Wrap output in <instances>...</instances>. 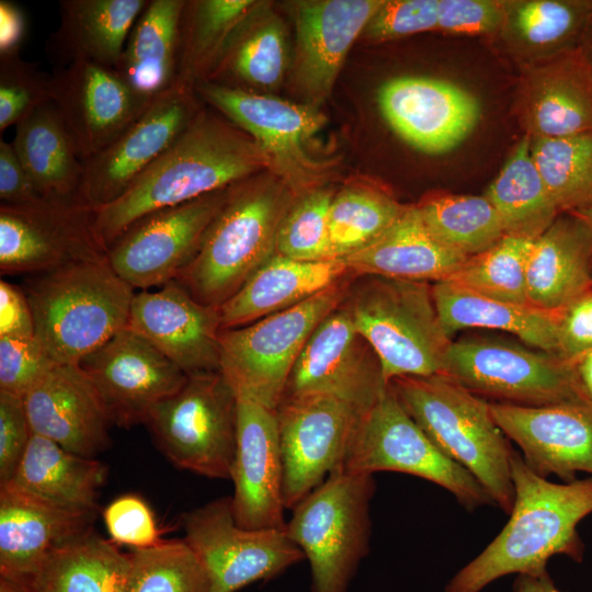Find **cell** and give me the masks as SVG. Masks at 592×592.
Here are the masks:
<instances>
[{
	"label": "cell",
	"mask_w": 592,
	"mask_h": 592,
	"mask_svg": "<svg viewBox=\"0 0 592 592\" xmlns=\"http://www.w3.org/2000/svg\"><path fill=\"white\" fill-rule=\"evenodd\" d=\"M234 185L134 221L107 247L111 267L134 289L177 280L197 254Z\"/></svg>",
	"instance_id": "obj_13"
},
{
	"label": "cell",
	"mask_w": 592,
	"mask_h": 592,
	"mask_svg": "<svg viewBox=\"0 0 592 592\" xmlns=\"http://www.w3.org/2000/svg\"><path fill=\"white\" fill-rule=\"evenodd\" d=\"M350 275L343 259L306 262L274 253L218 307L220 330L291 308Z\"/></svg>",
	"instance_id": "obj_29"
},
{
	"label": "cell",
	"mask_w": 592,
	"mask_h": 592,
	"mask_svg": "<svg viewBox=\"0 0 592 592\" xmlns=\"http://www.w3.org/2000/svg\"><path fill=\"white\" fill-rule=\"evenodd\" d=\"M574 214L579 215L585 221L592 234V208L584 209Z\"/></svg>",
	"instance_id": "obj_61"
},
{
	"label": "cell",
	"mask_w": 592,
	"mask_h": 592,
	"mask_svg": "<svg viewBox=\"0 0 592 592\" xmlns=\"http://www.w3.org/2000/svg\"><path fill=\"white\" fill-rule=\"evenodd\" d=\"M364 277L350 287L344 305L377 354L385 380L441 374L452 340L441 323L432 285Z\"/></svg>",
	"instance_id": "obj_5"
},
{
	"label": "cell",
	"mask_w": 592,
	"mask_h": 592,
	"mask_svg": "<svg viewBox=\"0 0 592 592\" xmlns=\"http://www.w3.org/2000/svg\"><path fill=\"white\" fill-rule=\"evenodd\" d=\"M32 435L23 397L0 391V486L13 478Z\"/></svg>",
	"instance_id": "obj_51"
},
{
	"label": "cell",
	"mask_w": 592,
	"mask_h": 592,
	"mask_svg": "<svg viewBox=\"0 0 592 592\" xmlns=\"http://www.w3.org/2000/svg\"><path fill=\"white\" fill-rule=\"evenodd\" d=\"M533 241L505 235L489 249L469 257L446 281L490 298L528 304L525 274Z\"/></svg>",
	"instance_id": "obj_43"
},
{
	"label": "cell",
	"mask_w": 592,
	"mask_h": 592,
	"mask_svg": "<svg viewBox=\"0 0 592 592\" xmlns=\"http://www.w3.org/2000/svg\"><path fill=\"white\" fill-rule=\"evenodd\" d=\"M514 501L501 532L446 583L444 592H480L508 574H538L563 555L580 562V522L592 514V477L551 482L534 473L514 451Z\"/></svg>",
	"instance_id": "obj_2"
},
{
	"label": "cell",
	"mask_w": 592,
	"mask_h": 592,
	"mask_svg": "<svg viewBox=\"0 0 592 592\" xmlns=\"http://www.w3.org/2000/svg\"><path fill=\"white\" fill-rule=\"evenodd\" d=\"M183 539L204 568L210 592H236L250 583L270 580L305 556L286 530H248L239 526L226 496L181 516Z\"/></svg>",
	"instance_id": "obj_12"
},
{
	"label": "cell",
	"mask_w": 592,
	"mask_h": 592,
	"mask_svg": "<svg viewBox=\"0 0 592 592\" xmlns=\"http://www.w3.org/2000/svg\"><path fill=\"white\" fill-rule=\"evenodd\" d=\"M388 385L377 354L356 329L343 301L308 339L284 397L327 395L364 412Z\"/></svg>",
	"instance_id": "obj_17"
},
{
	"label": "cell",
	"mask_w": 592,
	"mask_h": 592,
	"mask_svg": "<svg viewBox=\"0 0 592 592\" xmlns=\"http://www.w3.org/2000/svg\"><path fill=\"white\" fill-rule=\"evenodd\" d=\"M254 5L251 0L185 1L179 23L177 86L194 89L228 35Z\"/></svg>",
	"instance_id": "obj_39"
},
{
	"label": "cell",
	"mask_w": 592,
	"mask_h": 592,
	"mask_svg": "<svg viewBox=\"0 0 592 592\" xmlns=\"http://www.w3.org/2000/svg\"><path fill=\"white\" fill-rule=\"evenodd\" d=\"M35 337L34 317L22 287L0 281V338Z\"/></svg>",
	"instance_id": "obj_55"
},
{
	"label": "cell",
	"mask_w": 592,
	"mask_h": 592,
	"mask_svg": "<svg viewBox=\"0 0 592 592\" xmlns=\"http://www.w3.org/2000/svg\"><path fill=\"white\" fill-rule=\"evenodd\" d=\"M157 448L175 467L230 479L237 443V397L220 372L187 375L153 407L145 423Z\"/></svg>",
	"instance_id": "obj_9"
},
{
	"label": "cell",
	"mask_w": 592,
	"mask_h": 592,
	"mask_svg": "<svg viewBox=\"0 0 592 592\" xmlns=\"http://www.w3.org/2000/svg\"><path fill=\"white\" fill-rule=\"evenodd\" d=\"M12 144L41 197L76 202L83 161L52 102L15 125Z\"/></svg>",
	"instance_id": "obj_33"
},
{
	"label": "cell",
	"mask_w": 592,
	"mask_h": 592,
	"mask_svg": "<svg viewBox=\"0 0 592 592\" xmlns=\"http://www.w3.org/2000/svg\"><path fill=\"white\" fill-rule=\"evenodd\" d=\"M441 375L492 402L538 407L588 400L571 362L492 338L452 341Z\"/></svg>",
	"instance_id": "obj_10"
},
{
	"label": "cell",
	"mask_w": 592,
	"mask_h": 592,
	"mask_svg": "<svg viewBox=\"0 0 592 592\" xmlns=\"http://www.w3.org/2000/svg\"><path fill=\"white\" fill-rule=\"evenodd\" d=\"M153 99L132 88L107 66L77 61L50 76V102L83 160L122 135Z\"/></svg>",
	"instance_id": "obj_19"
},
{
	"label": "cell",
	"mask_w": 592,
	"mask_h": 592,
	"mask_svg": "<svg viewBox=\"0 0 592 592\" xmlns=\"http://www.w3.org/2000/svg\"><path fill=\"white\" fill-rule=\"evenodd\" d=\"M111 540L134 549L160 545L161 530L147 502L137 494H124L111 501L102 512Z\"/></svg>",
	"instance_id": "obj_49"
},
{
	"label": "cell",
	"mask_w": 592,
	"mask_h": 592,
	"mask_svg": "<svg viewBox=\"0 0 592 592\" xmlns=\"http://www.w3.org/2000/svg\"><path fill=\"white\" fill-rule=\"evenodd\" d=\"M96 513L0 486V574L21 583L56 548L93 531Z\"/></svg>",
	"instance_id": "obj_25"
},
{
	"label": "cell",
	"mask_w": 592,
	"mask_h": 592,
	"mask_svg": "<svg viewBox=\"0 0 592 592\" xmlns=\"http://www.w3.org/2000/svg\"><path fill=\"white\" fill-rule=\"evenodd\" d=\"M403 209L394 198L375 190H342L333 196L329 209L331 259H344L371 243Z\"/></svg>",
	"instance_id": "obj_42"
},
{
	"label": "cell",
	"mask_w": 592,
	"mask_h": 592,
	"mask_svg": "<svg viewBox=\"0 0 592 592\" xmlns=\"http://www.w3.org/2000/svg\"><path fill=\"white\" fill-rule=\"evenodd\" d=\"M432 294L441 323L449 337L467 328L502 330L528 346L559 356L560 312L490 298L448 281L433 283Z\"/></svg>",
	"instance_id": "obj_32"
},
{
	"label": "cell",
	"mask_w": 592,
	"mask_h": 592,
	"mask_svg": "<svg viewBox=\"0 0 592 592\" xmlns=\"http://www.w3.org/2000/svg\"><path fill=\"white\" fill-rule=\"evenodd\" d=\"M26 33L22 9L9 0L0 1V56L20 53Z\"/></svg>",
	"instance_id": "obj_56"
},
{
	"label": "cell",
	"mask_w": 592,
	"mask_h": 592,
	"mask_svg": "<svg viewBox=\"0 0 592 592\" xmlns=\"http://www.w3.org/2000/svg\"><path fill=\"white\" fill-rule=\"evenodd\" d=\"M382 0H322L297 4V75L312 96L332 88L345 56Z\"/></svg>",
	"instance_id": "obj_26"
},
{
	"label": "cell",
	"mask_w": 592,
	"mask_h": 592,
	"mask_svg": "<svg viewBox=\"0 0 592 592\" xmlns=\"http://www.w3.org/2000/svg\"><path fill=\"white\" fill-rule=\"evenodd\" d=\"M348 277L291 308L220 331L219 372L237 398L277 408L308 339L345 300Z\"/></svg>",
	"instance_id": "obj_8"
},
{
	"label": "cell",
	"mask_w": 592,
	"mask_h": 592,
	"mask_svg": "<svg viewBox=\"0 0 592 592\" xmlns=\"http://www.w3.org/2000/svg\"><path fill=\"white\" fill-rule=\"evenodd\" d=\"M506 437L537 475L568 482L578 473L592 477V402L578 400L528 407L489 401Z\"/></svg>",
	"instance_id": "obj_20"
},
{
	"label": "cell",
	"mask_w": 592,
	"mask_h": 592,
	"mask_svg": "<svg viewBox=\"0 0 592 592\" xmlns=\"http://www.w3.org/2000/svg\"><path fill=\"white\" fill-rule=\"evenodd\" d=\"M467 259L441 241L418 207L411 206L371 243L343 260L354 276L436 283L448 280Z\"/></svg>",
	"instance_id": "obj_27"
},
{
	"label": "cell",
	"mask_w": 592,
	"mask_h": 592,
	"mask_svg": "<svg viewBox=\"0 0 592 592\" xmlns=\"http://www.w3.org/2000/svg\"><path fill=\"white\" fill-rule=\"evenodd\" d=\"M78 365L93 386L112 424H145L160 401L187 375L143 337L125 328Z\"/></svg>",
	"instance_id": "obj_18"
},
{
	"label": "cell",
	"mask_w": 592,
	"mask_h": 592,
	"mask_svg": "<svg viewBox=\"0 0 592 592\" xmlns=\"http://www.w3.org/2000/svg\"><path fill=\"white\" fill-rule=\"evenodd\" d=\"M378 103L392 129L426 153L446 152L474 129L480 106L468 91L447 81L399 77L379 90Z\"/></svg>",
	"instance_id": "obj_23"
},
{
	"label": "cell",
	"mask_w": 592,
	"mask_h": 592,
	"mask_svg": "<svg viewBox=\"0 0 592 592\" xmlns=\"http://www.w3.org/2000/svg\"><path fill=\"white\" fill-rule=\"evenodd\" d=\"M532 155L559 213L592 208V132L536 137Z\"/></svg>",
	"instance_id": "obj_40"
},
{
	"label": "cell",
	"mask_w": 592,
	"mask_h": 592,
	"mask_svg": "<svg viewBox=\"0 0 592 592\" xmlns=\"http://www.w3.org/2000/svg\"><path fill=\"white\" fill-rule=\"evenodd\" d=\"M531 114L537 137L592 132V67L579 46L561 53L545 70Z\"/></svg>",
	"instance_id": "obj_37"
},
{
	"label": "cell",
	"mask_w": 592,
	"mask_h": 592,
	"mask_svg": "<svg viewBox=\"0 0 592 592\" xmlns=\"http://www.w3.org/2000/svg\"><path fill=\"white\" fill-rule=\"evenodd\" d=\"M106 258L92 210L76 202L41 197L0 207L1 275H37Z\"/></svg>",
	"instance_id": "obj_14"
},
{
	"label": "cell",
	"mask_w": 592,
	"mask_h": 592,
	"mask_svg": "<svg viewBox=\"0 0 592 592\" xmlns=\"http://www.w3.org/2000/svg\"><path fill=\"white\" fill-rule=\"evenodd\" d=\"M512 592H562L557 588L548 570L538 574H517Z\"/></svg>",
	"instance_id": "obj_57"
},
{
	"label": "cell",
	"mask_w": 592,
	"mask_h": 592,
	"mask_svg": "<svg viewBox=\"0 0 592 592\" xmlns=\"http://www.w3.org/2000/svg\"><path fill=\"white\" fill-rule=\"evenodd\" d=\"M107 467L57 443L33 434L24 457L9 483L66 509L98 512V492Z\"/></svg>",
	"instance_id": "obj_34"
},
{
	"label": "cell",
	"mask_w": 592,
	"mask_h": 592,
	"mask_svg": "<svg viewBox=\"0 0 592 592\" xmlns=\"http://www.w3.org/2000/svg\"><path fill=\"white\" fill-rule=\"evenodd\" d=\"M417 207L430 230L467 258L483 252L505 236L501 218L486 196L442 195Z\"/></svg>",
	"instance_id": "obj_41"
},
{
	"label": "cell",
	"mask_w": 592,
	"mask_h": 592,
	"mask_svg": "<svg viewBox=\"0 0 592 592\" xmlns=\"http://www.w3.org/2000/svg\"><path fill=\"white\" fill-rule=\"evenodd\" d=\"M374 475L332 473L299 501L286 533L310 566V592H348L369 550Z\"/></svg>",
	"instance_id": "obj_7"
},
{
	"label": "cell",
	"mask_w": 592,
	"mask_h": 592,
	"mask_svg": "<svg viewBox=\"0 0 592 592\" xmlns=\"http://www.w3.org/2000/svg\"><path fill=\"white\" fill-rule=\"evenodd\" d=\"M363 411L327 395L284 397L275 409L284 471V503L292 510L343 467Z\"/></svg>",
	"instance_id": "obj_16"
},
{
	"label": "cell",
	"mask_w": 592,
	"mask_h": 592,
	"mask_svg": "<svg viewBox=\"0 0 592 592\" xmlns=\"http://www.w3.org/2000/svg\"><path fill=\"white\" fill-rule=\"evenodd\" d=\"M23 400L33 434L88 458L110 447L112 423L78 364H56Z\"/></svg>",
	"instance_id": "obj_24"
},
{
	"label": "cell",
	"mask_w": 592,
	"mask_h": 592,
	"mask_svg": "<svg viewBox=\"0 0 592 592\" xmlns=\"http://www.w3.org/2000/svg\"><path fill=\"white\" fill-rule=\"evenodd\" d=\"M247 180L232 186L197 254L177 278L207 306L219 307L275 253L288 195L280 187Z\"/></svg>",
	"instance_id": "obj_6"
},
{
	"label": "cell",
	"mask_w": 592,
	"mask_h": 592,
	"mask_svg": "<svg viewBox=\"0 0 592 592\" xmlns=\"http://www.w3.org/2000/svg\"><path fill=\"white\" fill-rule=\"evenodd\" d=\"M200 112L194 89L174 86L156 96L112 144L83 160L76 202L93 212L116 201Z\"/></svg>",
	"instance_id": "obj_15"
},
{
	"label": "cell",
	"mask_w": 592,
	"mask_h": 592,
	"mask_svg": "<svg viewBox=\"0 0 592 592\" xmlns=\"http://www.w3.org/2000/svg\"><path fill=\"white\" fill-rule=\"evenodd\" d=\"M498 212L505 235L536 239L560 214L524 137L485 195Z\"/></svg>",
	"instance_id": "obj_38"
},
{
	"label": "cell",
	"mask_w": 592,
	"mask_h": 592,
	"mask_svg": "<svg viewBox=\"0 0 592 592\" xmlns=\"http://www.w3.org/2000/svg\"><path fill=\"white\" fill-rule=\"evenodd\" d=\"M437 19L439 0L384 1L364 31L384 41L437 29Z\"/></svg>",
	"instance_id": "obj_50"
},
{
	"label": "cell",
	"mask_w": 592,
	"mask_h": 592,
	"mask_svg": "<svg viewBox=\"0 0 592 592\" xmlns=\"http://www.w3.org/2000/svg\"><path fill=\"white\" fill-rule=\"evenodd\" d=\"M129 554L93 531L53 550L21 584L27 592H126Z\"/></svg>",
	"instance_id": "obj_36"
},
{
	"label": "cell",
	"mask_w": 592,
	"mask_h": 592,
	"mask_svg": "<svg viewBox=\"0 0 592 592\" xmlns=\"http://www.w3.org/2000/svg\"><path fill=\"white\" fill-rule=\"evenodd\" d=\"M267 156L240 129L201 110L162 156L113 203L92 212L93 228L107 247L134 221L251 178Z\"/></svg>",
	"instance_id": "obj_1"
},
{
	"label": "cell",
	"mask_w": 592,
	"mask_h": 592,
	"mask_svg": "<svg viewBox=\"0 0 592 592\" xmlns=\"http://www.w3.org/2000/svg\"><path fill=\"white\" fill-rule=\"evenodd\" d=\"M572 364L581 391L592 402V349L578 357Z\"/></svg>",
	"instance_id": "obj_58"
},
{
	"label": "cell",
	"mask_w": 592,
	"mask_h": 592,
	"mask_svg": "<svg viewBox=\"0 0 592 592\" xmlns=\"http://www.w3.org/2000/svg\"><path fill=\"white\" fill-rule=\"evenodd\" d=\"M579 48L592 67V16L583 31L579 43Z\"/></svg>",
	"instance_id": "obj_59"
},
{
	"label": "cell",
	"mask_w": 592,
	"mask_h": 592,
	"mask_svg": "<svg viewBox=\"0 0 592 592\" xmlns=\"http://www.w3.org/2000/svg\"><path fill=\"white\" fill-rule=\"evenodd\" d=\"M504 19L500 3L485 0H439L437 29L455 34L497 30Z\"/></svg>",
	"instance_id": "obj_52"
},
{
	"label": "cell",
	"mask_w": 592,
	"mask_h": 592,
	"mask_svg": "<svg viewBox=\"0 0 592 592\" xmlns=\"http://www.w3.org/2000/svg\"><path fill=\"white\" fill-rule=\"evenodd\" d=\"M592 16L590 1L534 0L517 5L513 13V27L526 43L554 46L576 42Z\"/></svg>",
	"instance_id": "obj_46"
},
{
	"label": "cell",
	"mask_w": 592,
	"mask_h": 592,
	"mask_svg": "<svg viewBox=\"0 0 592 592\" xmlns=\"http://www.w3.org/2000/svg\"><path fill=\"white\" fill-rule=\"evenodd\" d=\"M148 1H59L60 22L47 42L49 57L61 68L77 61L114 68Z\"/></svg>",
	"instance_id": "obj_31"
},
{
	"label": "cell",
	"mask_w": 592,
	"mask_h": 592,
	"mask_svg": "<svg viewBox=\"0 0 592 592\" xmlns=\"http://www.w3.org/2000/svg\"><path fill=\"white\" fill-rule=\"evenodd\" d=\"M22 288L35 339L58 364H78L125 329L135 295L106 258L31 275Z\"/></svg>",
	"instance_id": "obj_3"
},
{
	"label": "cell",
	"mask_w": 592,
	"mask_h": 592,
	"mask_svg": "<svg viewBox=\"0 0 592 592\" xmlns=\"http://www.w3.org/2000/svg\"><path fill=\"white\" fill-rule=\"evenodd\" d=\"M342 468L420 477L447 490L467 510L493 504L477 479L445 456L409 415L390 384L360 415Z\"/></svg>",
	"instance_id": "obj_11"
},
{
	"label": "cell",
	"mask_w": 592,
	"mask_h": 592,
	"mask_svg": "<svg viewBox=\"0 0 592 592\" xmlns=\"http://www.w3.org/2000/svg\"><path fill=\"white\" fill-rule=\"evenodd\" d=\"M50 102V76L20 53L0 56V130Z\"/></svg>",
	"instance_id": "obj_47"
},
{
	"label": "cell",
	"mask_w": 592,
	"mask_h": 592,
	"mask_svg": "<svg viewBox=\"0 0 592 592\" xmlns=\"http://www.w3.org/2000/svg\"><path fill=\"white\" fill-rule=\"evenodd\" d=\"M333 195L315 190L285 213L276 236L275 253L306 262L331 259L329 209Z\"/></svg>",
	"instance_id": "obj_45"
},
{
	"label": "cell",
	"mask_w": 592,
	"mask_h": 592,
	"mask_svg": "<svg viewBox=\"0 0 592 592\" xmlns=\"http://www.w3.org/2000/svg\"><path fill=\"white\" fill-rule=\"evenodd\" d=\"M127 328L186 375L219 372L218 307L200 303L177 280L135 293Z\"/></svg>",
	"instance_id": "obj_22"
},
{
	"label": "cell",
	"mask_w": 592,
	"mask_h": 592,
	"mask_svg": "<svg viewBox=\"0 0 592 592\" xmlns=\"http://www.w3.org/2000/svg\"><path fill=\"white\" fill-rule=\"evenodd\" d=\"M194 90L231 123L251 135L266 153L280 159L295 158L306 140L325 124L316 110L249 90L200 81Z\"/></svg>",
	"instance_id": "obj_30"
},
{
	"label": "cell",
	"mask_w": 592,
	"mask_h": 592,
	"mask_svg": "<svg viewBox=\"0 0 592 592\" xmlns=\"http://www.w3.org/2000/svg\"><path fill=\"white\" fill-rule=\"evenodd\" d=\"M230 479L236 523L285 530L284 471L275 410L237 398V443Z\"/></svg>",
	"instance_id": "obj_21"
},
{
	"label": "cell",
	"mask_w": 592,
	"mask_h": 592,
	"mask_svg": "<svg viewBox=\"0 0 592 592\" xmlns=\"http://www.w3.org/2000/svg\"><path fill=\"white\" fill-rule=\"evenodd\" d=\"M186 0H149L114 67L137 92L155 99L177 86L179 23Z\"/></svg>",
	"instance_id": "obj_35"
},
{
	"label": "cell",
	"mask_w": 592,
	"mask_h": 592,
	"mask_svg": "<svg viewBox=\"0 0 592 592\" xmlns=\"http://www.w3.org/2000/svg\"><path fill=\"white\" fill-rule=\"evenodd\" d=\"M405 410L436 447L468 470L493 504L510 513L514 501L511 441L489 401L448 377L402 376L389 383Z\"/></svg>",
	"instance_id": "obj_4"
},
{
	"label": "cell",
	"mask_w": 592,
	"mask_h": 592,
	"mask_svg": "<svg viewBox=\"0 0 592 592\" xmlns=\"http://www.w3.org/2000/svg\"><path fill=\"white\" fill-rule=\"evenodd\" d=\"M126 592H210L208 577L183 538L129 553Z\"/></svg>",
	"instance_id": "obj_44"
},
{
	"label": "cell",
	"mask_w": 592,
	"mask_h": 592,
	"mask_svg": "<svg viewBox=\"0 0 592 592\" xmlns=\"http://www.w3.org/2000/svg\"><path fill=\"white\" fill-rule=\"evenodd\" d=\"M41 198L12 143L0 140V200L22 205Z\"/></svg>",
	"instance_id": "obj_54"
},
{
	"label": "cell",
	"mask_w": 592,
	"mask_h": 592,
	"mask_svg": "<svg viewBox=\"0 0 592 592\" xmlns=\"http://www.w3.org/2000/svg\"><path fill=\"white\" fill-rule=\"evenodd\" d=\"M0 592H27L26 589L18 582L5 578H0Z\"/></svg>",
	"instance_id": "obj_60"
},
{
	"label": "cell",
	"mask_w": 592,
	"mask_h": 592,
	"mask_svg": "<svg viewBox=\"0 0 592 592\" xmlns=\"http://www.w3.org/2000/svg\"><path fill=\"white\" fill-rule=\"evenodd\" d=\"M56 363L34 338H0V391L24 397Z\"/></svg>",
	"instance_id": "obj_48"
},
{
	"label": "cell",
	"mask_w": 592,
	"mask_h": 592,
	"mask_svg": "<svg viewBox=\"0 0 592 592\" xmlns=\"http://www.w3.org/2000/svg\"><path fill=\"white\" fill-rule=\"evenodd\" d=\"M592 349V288L560 311L559 356L573 363Z\"/></svg>",
	"instance_id": "obj_53"
},
{
	"label": "cell",
	"mask_w": 592,
	"mask_h": 592,
	"mask_svg": "<svg viewBox=\"0 0 592 592\" xmlns=\"http://www.w3.org/2000/svg\"><path fill=\"white\" fill-rule=\"evenodd\" d=\"M525 276L528 304L553 312L592 288V234L579 215L558 216L534 239Z\"/></svg>",
	"instance_id": "obj_28"
}]
</instances>
